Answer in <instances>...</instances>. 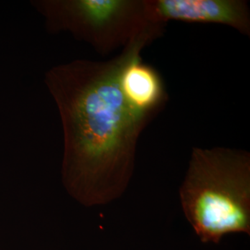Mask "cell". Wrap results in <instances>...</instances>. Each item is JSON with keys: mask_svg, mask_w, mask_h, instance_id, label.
<instances>
[{"mask_svg": "<svg viewBox=\"0 0 250 250\" xmlns=\"http://www.w3.org/2000/svg\"><path fill=\"white\" fill-rule=\"evenodd\" d=\"M126 54L81 94L75 110L83 171L95 199L109 200L126 186L133 149L143 123L126 104L119 77Z\"/></svg>", "mask_w": 250, "mask_h": 250, "instance_id": "obj_1", "label": "cell"}, {"mask_svg": "<svg viewBox=\"0 0 250 250\" xmlns=\"http://www.w3.org/2000/svg\"><path fill=\"white\" fill-rule=\"evenodd\" d=\"M188 221L204 243L250 233V156L228 148L192 150L179 190Z\"/></svg>", "mask_w": 250, "mask_h": 250, "instance_id": "obj_2", "label": "cell"}, {"mask_svg": "<svg viewBox=\"0 0 250 250\" xmlns=\"http://www.w3.org/2000/svg\"><path fill=\"white\" fill-rule=\"evenodd\" d=\"M148 29H141L127 52L120 73L122 93L133 113L141 122L160 102L163 87L157 74L141 62L140 52L149 39Z\"/></svg>", "mask_w": 250, "mask_h": 250, "instance_id": "obj_3", "label": "cell"}, {"mask_svg": "<svg viewBox=\"0 0 250 250\" xmlns=\"http://www.w3.org/2000/svg\"><path fill=\"white\" fill-rule=\"evenodd\" d=\"M155 20L220 23L248 33L250 23L246 4L235 0H159L149 3Z\"/></svg>", "mask_w": 250, "mask_h": 250, "instance_id": "obj_4", "label": "cell"}, {"mask_svg": "<svg viewBox=\"0 0 250 250\" xmlns=\"http://www.w3.org/2000/svg\"><path fill=\"white\" fill-rule=\"evenodd\" d=\"M78 4L86 20L95 27H102L111 22L129 4L118 0H82Z\"/></svg>", "mask_w": 250, "mask_h": 250, "instance_id": "obj_5", "label": "cell"}]
</instances>
